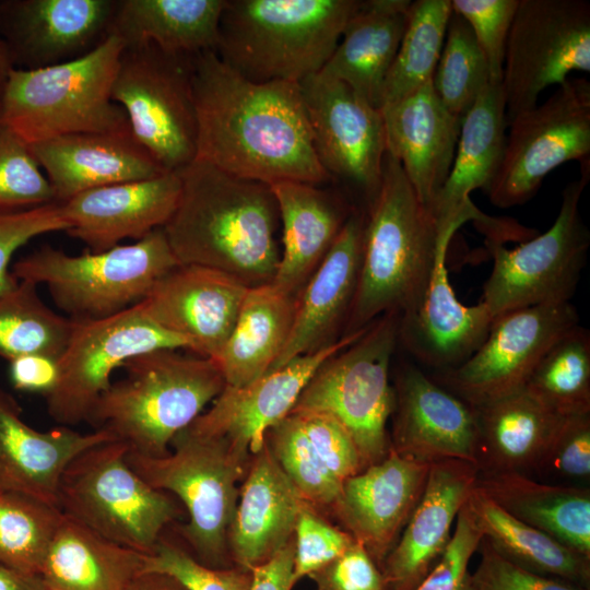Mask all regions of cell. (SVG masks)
<instances>
[{
    "label": "cell",
    "instance_id": "f35d334b",
    "mask_svg": "<svg viewBox=\"0 0 590 590\" xmlns=\"http://www.w3.org/2000/svg\"><path fill=\"white\" fill-rule=\"evenodd\" d=\"M468 508L485 539L512 563L589 590L590 558L514 518L475 486Z\"/></svg>",
    "mask_w": 590,
    "mask_h": 590
},
{
    "label": "cell",
    "instance_id": "30bf717a",
    "mask_svg": "<svg viewBox=\"0 0 590 590\" xmlns=\"http://www.w3.org/2000/svg\"><path fill=\"white\" fill-rule=\"evenodd\" d=\"M400 314L388 312L351 344L326 359L291 412L330 415L352 438L366 467L389 452L387 424L394 409L390 365L399 344Z\"/></svg>",
    "mask_w": 590,
    "mask_h": 590
},
{
    "label": "cell",
    "instance_id": "277c9868",
    "mask_svg": "<svg viewBox=\"0 0 590 590\" xmlns=\"http://www.w3.org/2000/svg\"><path fill=\"white\" fill-rule=\"evenodd\" d=\"M361 0H226L215 52L245 79L299 83L334 51Z\"/></svg>",
    "mask_w": 590,
    "mask_h": 590
},
{
    "label": "cell",
    "instance_id": "9f6ffc18",
    "mask_svg": "<svg viewBox=\"0 0 590 590\" xmlns=\"http://www.w3.org/2000/svg\"><path fill=\"white\" fill-rule=\"evenodd\" d=\"M539 470L554 471L568 477H589L590 413L563 420Z\"/></svg>",
    "mask_w": 590,
    "mask_h": 590
},
{
    "label": "cell",
    "instance_id": "94428289",
    "mask_svg": "<svg viewBox=\"0 0 590 590\" xmlns=\"http://www.w3.org/2000/svg\"><path fill=\"white\" fill-rule=\"evenodd\" d=\"M126 590H188L170 575L158 571H142Z\"/></svg>",
    "mask_w": 590,
    "mask_h": 590
},
{
    "label": "cell",
    "instance_id": "cb8c5ba5",
    "mask_svg": "<svg viewBox=\"0 0 590 590\" xmlns=\"http://www.w3.org/2000/svg\"><path fill=\"white\" fill-rule=\"evenodd\" d=\"M366 212L355 208L299 294L291 335L270 370L342 338L356 293Z\"/></svg>",
    "mask_w": 590,
    "mask_h": 590
},
{
    "label": "cell",
    "instance_id": "db71d44e",
    "mask_svg": "<svg viewBox=\"0 0 590 590\" xmlns=\"http://www.w3.org/2000/svg\"><path fill=\"white\" fill-rule=\"evenodd\" d=\"M290 413L298 416L316 452L342 483L365 469L352 438L333 417L311 411Z\"/></svg>",
    "mask_w": 590,
    "mask_h": 590
},
{
    "label": "cell",
    "instance_id": "816d5d0a",
    "mask_svg": "<svg viewBox=\"0 0 590 590\" xmlns=\"http://www.w3.org/2000/svg\"><path fill=\"white\" fill-rule=\"evenodd\" d=\"M482 540L483 534L465 502L446 548L414 590H467L469 563Z\"/></svg>",
    "mask_w": 590,
    "mask_h": 590
},
{
    "label": "cell",
    "instance_id": "f907efd6",
    "mask_svg": "<svg viewBox=\"0 0 590 590\" xmlns=\"http://www.w3.org/2000/svg\"><path fill=\"white\" fill-rule=\"evenodd\" d=\"M61 203L0 212V294L14 287L19 280L9 269L15 251L31 239L55 232H67Z\"/></svg>",
    "mask_w": 590,
    "mask_h": 590
},
{
    "label": "cell",
    "instance_id": "ac0fdd59",
    "mask_svg": "<svg viewBox=\"0 0 590 590\" xmlns=\"http://www.w3.org/2000/svg\"><path fill=\"white\" fill-rule=\"evenodd\" d=\"M507 126L502 83H491L462 118L452 167L429 209L439 237L452 239L468 221L486 229V240L522 236L523 227L484 215L470 199L472 191L491 186L503 158Z\"/></svg>",
    "mask_w": 590,
    "mask_h": 590
},
{
    "label": "cell",
    "instance_id": "ab89813d",
    "mask_svg": "<svg viewBox=\"0 0 590 590\" xmlns=\"http://www.w3.org/2000/svg\"><path fill=\"white\" fill-rule=\"evenodd\" d=\"M72 328L73 320L48 307L32 282L19 280L0 294V357L9 362L26 355L58 361Z\"/></svg>",
    "mask_w": 590,
    "mask_h": 590
},
{
    "label": "cell",
    "instance_id": "d4e9b609",
    "mask_svg": "<svg viewBox=\"0 0 590 590\" xmlns=\"http://www.w3.org/2000/svg\"><path fill=\"white\" fill-rule=\"evenodd\" d=\"M181 190L177 172L154 178L108 185L81 192L61 203L66 232L91 251L110 249L123 239L140 240L163 228Z\"/></svg>",
    "mask_w": 590,
    "mask_h": 590
},
{
    "label": "cell",
    "instance_id": "ba28073f",
    "mask_svg": "<svg viewBox=\"0 0 590 590\" xmlns=\"http://www.w3.org/2000/svg\"><path fill=\"white\" fill-rule=\"evenodd\" d=\"M169 452L148 457L127 452L130 467L151 486L172 493L185 506L188 522L180 535L192 556L205 566H233L228 531L239 487L250 460L235 456L227 442L186 427L170 442Z\"/></svg>",
    "mask_w": 590,
    "mask_h": 590
},
{
    "label": "cell",
    "instance_id": "60d3db41",
    "mask_svg": "<svg viewBox=\"0 0 590 590\" xmlns=\"http://www.w3.org/2000/svg\"><path fill=\"white\" fill-rule=\"evenodd\" d=\"M451 13V0L411 2L405 30L384 84L381 108L432 80Z\"/></svg>",
    "mask_w": 590,
    "mask_h": 590
},
{
    "label": "cell",
    "instance_id": "680465c9",
    "mask_svg": "<svg viewBox=\"0 0 590 590\" xmlns=\"http://www.w3.org/2000/svg\"><path fill=\"white\" fill-rule=\"evenodd\" d=\"M294 534L272 558L252 569L251 590H292Z\"/></svg>",
    "mask_w": 590,
    "mask_h": 590
},
{
    "label": "cell",
    "instance_id": "d590c367",
    "mask_svg": "<svg viewBox=\"0 0 590 590\" xmlns=\"http://www.w3.org/2000/svg\"><path fill=\"white\" fill-rule=\"evenodd\" d=\"M226 0H117L107 36L125 47L151 44L196 56L215 50Z\"/></svg>",
    "mask_w": 590,
    "mask_h": 590
},
{
    "label": "cell",
    "instance_id": "6da1fadb",
    "mask_svg": "<svg viewBox=\"0 0 590 590\" xmlns=\"http://www.w3.org/2000/svg\"><path fill=\"white\" fill-rule=\"evenodd\" d=\"M192 84L194 161L268 185L331 179L314 146L299 83L251 82L206 50L193 58Z\"/></svg>",
    "mask_w": 590,
    "mask_h": 590
},
{
    "label": "cell",
    "instance_id": "7bdbcfd3",
    "mask_svg": "<svg viewBox=\"0 0 590 590\" xmlns=\"http://www.w3.org/2000/svg\"><path fill=\"white\" fill-rule=\"evenodd\" d=\"M63 514L34 497L0 491V564L40 575Z\"/></svg>",
    "mask_w": 590,
    "mask_h": 590
},
{
    "label": "cell",
    "instance_id": "f546056e",
    "mask_svg": "<svg viewBox=\"0 0 590 590\" xmlns=\"http://www.w3.org/2000/svg\"><path fill=\"white\" fill-rule=\"evenodd\" d=\"M30 146L58 203L91 189L168 173L131 130L74 133Z\"/></svg>",
    "mask_w": 590,
    "mask_h": 590
},
{
    "label": "cell",
    "instance_id": "d6986e66",
    "mask_svg": "<svg viewBox=\"0 0 590 590\" xmlns=\"http://www.w3.org/2000/svg\"><path fill=\"white\" fill-rule=\"evenodd\" d=\"M366 329L317 352L298 356L246 386L225 385L210 409L188 427L198 434L224 439L235 456L250 460L263 446L268 429L292 411L319 366Z\"/></svg>",
    "mask_w": 590,
    "mask_h": 590
},
{
    "label": "cell",
    "instance_id": "836d02e7",
    "mask_svg": "<svg viewBox=\"0 0 590 590\" xmlns=\"http://www.w3.org/2000/svg\"><path fill=\"white\" fill-rule=\"evenodd\" d=\"M474 409L480 473L539 470L565 418L545 409L524 389Z\"/></svg>",
    "mask_w": 590,
    "mask_h": 590
},
{
    "label": "cell",
    "instance_id": "d6a6232c",
    "mask_svg": "<svg viewBox=\"0 0 590 590\" xmlns=\"http://www.w3.org/2000/svg\"><path fill=\"white\" fill-rule=\"evenodd\" d=\"M411 2L361 0L319 72L345 83L380 109L384 84L405 30Z\"/></svg>",
    "mask_w": 590,
    "mask_h": 590
},
{
    "label": "cell",
    "instance_id": "5b68a950",
    "mask_svg": "<svg viewBox=\"0 0 590 590\" xmlns=\"http://www.w3.org/2000/svg\"><path fill=\"white\" fill-rule=\"evenodd\" d=\"M126 376L98 398L87 423L125 442L130 452L162 457L224 389L212 358L157 350L132 357Z\"/></svg>",
    "mask_w": 590,
    "mask_h": 590
},
{
    "label": "cell",
    "instance_id": "bcb514c9",
    "mask_svg": "<svg viewBox=\"0 0 590 590\" xmlns=\"http://www.w3.org/2000/svg\"><path fill=\"white\" fill-rule=\"evenodd\" d=\"M42 170L30 144L0 119V212L56 202Z\"/></svg>",
    "mask_w": 590,
    "mask_h": 590
},
{
    "label": "cell",
    "instance_id": "44dd1931",
    "mask_svg": "<svg viewBox=\"0 0 590 590\" xmlns=\"http://www.w3.org/2000/svg\"><path fill=\"white\" fill-rule=\"evenodd\" d=\"M117 0H0V37L13 68L35 70L84 56L106 37Z\"/></svg>",
    "mask_w": 590,
    "mask_h": 590
},
{
    "label": "cell",
    "instance_id": "e575fe53",
    "mask_svg": "<svg viewBox=\"0 0 590 590\" xmlns=\"http://www.w3.org/2000/svg\"><path fill=\"white\" fill-rule=\"evenodd\" d=\"M514 518L590 558V491L521 472L479 473L475 485Z\"/></svg>",
    "mask_w": 590,
    "mask_h": 590
},
{
    "label": "cell",
    "instance_id": "4dcf8cb0",
    "mask_svg": "<svg viewBox=\"0 0 590 590\" xmlns=\"http://www.w3.org/2000/svg\"><path fill=\"white\" fill-rule=\"evenodd\" d=\"M243 480L228 531V550L234 565L252 570L293 538L298 515L307 502L266 441L251 456Z\"/></svg>",
    "mask_w": 590,
    "mask_h": 590
},
{
    "label": "cell",
    "instance_id": "83f0119b",
    "mask_svg": "<svg viewBox=\"0 0 590 590\" xmlns=\"http://www.w3.org/2000/svg\"><path fill=\"white\" fill-rule=\"evenodd\" d=\"M380 110L387 152L399 161L420 201L430 209L452 167L463 117L442 105L432 80Z\"/></svg>",
    "mask_w": 590,
    "mask_h": 590
},
{
    "label": "cell",
    "instance_id": "3957f363",
    "mask_svg": "<svg viewBox=\"0 0 590 590\" xmlns=\"http://www.w3.org/2000/svg\"><path fill=\"white\" fill-rule=\"evenodd\" d=\"M367 205L357 287L342 338L385 314L411 310L428 284L438 248L432 211L387 151L379 189Z\"/></svg>",
    "mask_w": 590,
    "mask_h": 590
},
{
    "label": "cell",
    "instance_id": "8992f818",
    "mask_svg": "<svg viewBox=\"0 0 590 590\" xmlns=\"http://www.w3.org/2000/svg\"><path fill=\"white\" fill-rule=\"evenodd\" d=\"M123 47L107 36L74 60L13 68L0 95V119L30 145L74 133L129 131L125 110L111 97Z\"/></svg>",
    "mask_w": 590,
    "mask_h": 590
},
{
    "label": "cell",
    "instance_id": "7dc6e473",
    "mask_svg": "<svg viewBox=\"0 0 590 590\" xmlns=\"http://www.w3.org/2000/svg\"><path fill=\"white\" fill-rule=\"evenodd\" d=\"M144 571L173 576L188 590H251L252 570L233 565L209 567L180 546L160 540L154 552L146 555Z\"/></svg>",
    "mask_w": 590,
    "mask_h": 590
},
{
    "label": "cell",
    "instance_id": "8d00e7d4",
    "mask_svg": "<svg viewBox=\"0 0 590 590\" xmlns=\"http://www.w3.org/2000/svg\"><path fill=\"white\" fill-rule=\"evenodd\" d=\"M297 295L272 283L249 287L215 359L225 385L243 387L270 370L291 335Z\"/></svg>",
    "mask_w": 590,
    "mask_h": 590
},
{
    "label": "cell",
    "instance_id": "91938a15",
    "mask_svg": "<svg viewBox=\"0 0 590 590\" xmlns=\"http://www.w3.org/2000/svg\"><path fill=\"white\" fill-rule=\"evenodd\" d=\"M47 588L40 575L25 574L0 564V590H42Z\"/></svg>",
    "mask_w": 590,
    "mask_h": 590
},
{
    "label": "cell",
    "instance_id": "2e32d148",
    "mask_svg": "<svg viewBox=\"0 0 590 590\" xmlns=\"http://www.w3.org/2000/svg\"><path fill=\"white\" fill-rule=\"evenodd\" d=\"M578 322L570 302L499 315L473 354L460 365L438 371L434 380L473 408L522 390L542 356Z\"/></svg>",
    "mask_w": 590,
    "mask_h": 590
},
{
    "label": "cell",
    "instance_id": "6f0895ef",
    "mask_svg": "<svg viewBox=\"0 0 590 590\" xmlns=\"http://www.w3.org/2000/svg\"><path fill=\"white\" fill-rule=\"evenodd\" d=\"M57 362L39 355H26L10 361L9 374L13 387L21 391L39 392L45 397L57 382Z\"/></svg>",
    "mask_w": 590,
    "mask_h": 590
},
{
    "label": "cell",
    "instance_id": "6125c7cd",
    "mask_svg": "<svg viewBox=\"0 0 590 590\" xmlns=\"http://www.w3.org/2000/svg\"><path fill=\"white\" fill-rule=\"evenodd\" d=\"M12 69L13 64L9 51L4 42L0 37V95Z\"/></svg>",
    "mask_w": 590,
    "mask_h": 590
},
{
    "label": "cell",
    "instance_id": "4316f807",
    "mask_svg": "<svg viewBox=\"0 0 590 590\" xmlns=\"http://www.w3.org/2000/svg\"><path fill=\"white\" fill-rule=\"evenodd\" d=\"M479 473L476 464L463 460L429 465L421 498L381 566L389 590H414L433 568Z\"/></svg>",
    "mask_w": 590,
    "mask_h": 590
},
{
    "label": "cell",
    "instance_id": "7a4b0ae2",
    "mask_svg": "<svg viewBox=\"0 0 590 590\" xmlns=\"http://www.w3.org/2000/svg\"><path fill=\"white\" fill-rule=\"evenodd\" d=\"M177 173L180 196L163 231L179 264L222 271L247 287L272 283L281 246L270 185L200 161Z\"/></svg>",
    "mask_w": 590,
    "mask_h": 590
},
{
    "label": "cell",
    "instance_id": "ee69618b",
    "mask_svg": "<svg viewBox=\"0 0 590 590\" xmlns=\"http://www.w3.org/2000/svg\"><path fill=\"white\" fill-rule=\"evenodd\" d=\"M491 83L486 58L470 25L452 11L432 76L436 96L450 113L463 117Z\"/></svg>",
    "mask_w": 590,
    "mask_h": 590
},
{
    "label": "cell",
    "instance_id": "f5cc1de1",
    "mask_svg": "<svg viewBox=\"0 0 590 590\" xmlns=\"http://www.w3.org/2000/svg\"><path fill=\"white\" fill-rule=\"evenodd\" d=\"M481 559L469 574L467 590H588L568 581L526 569L482 540Z\"/></svg>",
    "mask_w": 590,
    "mask_h": 590
},
{
    "label": "cell",
    "instance_id": "74e56055",
    "mask_svg": "<svg viewBox=\"0 0 590 590\" xmlns=\"http://www.w3.org/2000/svg\"><path fill=\"white\" fill-rule=\"evenodd\" d=\"M145 557L63 515L40 576L60 590H126L144 571Z\"/></svg>",
    "mask_w": 590,
    "mask_h": 590
},
{
    "label": "cell",
    "instance_id": "4fadbf2b",
    "mask_svg": "<svg viewBox=\"0 0 590 590\" xmlns=\"http://www.w3.org/2000/svg\"><path fill=\"white\" fill-rule=\"evenodd\" d=\"M503 158L486 190L497 208L523 204L545 176L569 161H590V83L566 80L541 105L508 123Z\"/></svg>",
    "mask_w": 590,
    "mask_h": 590
},
{
    "label": "cell",
    "instance_id": "7c38bea8",
    "mask_svg": "<svg viewBox=\"0 0 590 590\" xmlns=\"http://www.w3.org/2000/svg\"><path fill=\"white\" fill-rule=\"evenodd\" d=\"M580 167V178L563 190L558 214L546 232L514 249L486 240L493 268L481 303L493 319L510 310L573 297L590 246V233L579 212L590 179V161Z\"/></svg>",
    "mask_w": 590,
    "mask_h": 590
},
{
    "label": "cell",
    "instance_id": "603a6c76",
    "mask_svg": "<svg viewBox=\"0 0 590 590\" xmlns=\"http://www.w3.org/2000/svg\"><path fill=\"white\" fill-rule=\"evenodd\" d=\"M429 465L389 449L381 461L346 479L329 509L380 569L421 498Z\"/></svg>",
    "mask_w": 590,
    "mask_h": 590
},
{
    "label": "cell",
    "instance_id": "1f68e13d",
    "mask_svg": "<svg viewBox=\"0 0 590 590\" xmlns=\"http://www.w3.org/2000/svg\"><path fill=\"white\" fill-rule=\"evenodd\" d=\"M270 187L282 228L281 256L272 284L298 295L355 208L318 185L280 181Z\"/></svg>",
    "mask_w": 590,
    "mask_h": 590
},
{
    "label": "cell",
    "instance_id": "9c48e42d",
    "mask_svg": "<svg viewBox=\"0 0 590 590\" xmlns=\"http://www.w3.org/2000/svg\"><path fill=\"white\" fill-rule=\"evenodd\" d=\"M128 451L114 439L76 456L61 475L58 508L108 541L151 555L181 510L169 493L151 486L130 467Z\"/></svg>",
    "mask_w": 590,
    "mask_h": 590
},
{
    "label": "cell",
    "instance_id": "484cf974",
    "mask_svg": "<svg viewBox=\"0 0 590 590\" xmlns=\"http://www.w3.org/2000/svg\"><path fill=\"white\" fill-rule=\"evenodd\" d=\"M451 239L438 237L428 284L408 312L400 315L399 344L418 363L447 370L460 365L482 344L493 318L483 303L463 305L456 296L446 264Z\"/></svg>",
    "mask_w": 590,
    "mask_h": 590
},
{
    "label": "cell",
    "instance_id": "11a10c76",
    "mask_svg": "<svg viewBox=\"0 0 590 590\" xmlns=\"http://www.w3.org/2000/svg\"><path fill=\"white\" fill-rule=\"evenodd\" d=\"M308 577L317 590H389L381 569L356 541Z\"/></svg>",
    "mask_w": 590,
    "mask_h": 590
},
{
    "label": "cell",
    "instance_id": "52a82bcc",
    "mask_svg": "<svg viewBox=\"0 0 590 590\" xmlns=\"http://www.w3.org/2000/svg\"><path fill=\"white\" fill-rule=\"evenodd\" d=\"M177 261L163 228L128 245L69 255L44 245L13 263L17 280L45 285L72 320L102 319L141 303Z\"/></svg>",
    "mask_w": 590,
    "mask_h": 590
},
{
    "label": "cell",
    "instance_id": "5bb4252c",
    "mask_svg": "<svg viewBox=\"0 0 590 590\" xmlns=\"http://www.w3.org/2000/svg\"><path fill=\"white\" fill-rule=\"evenodd\" d=\"M575 71L590 72V2L519 0L503 64L507 123Z\"/></svg>",
    "mask_w": 590,
    "mask_h": 590
},
{
    "label": "cell",
    "instance_id": "f6af8a7d",
    "mask_svg": "<svg viewBox=\"0 0 590 590\" xmlns=\"http://www.w3.org/2000/svg\"><path fill=\"white\" fill-rule=\"evenodd\" d=\"M264 441L304 499L317 509H330L339 495L342 482L318 456L298 416L288 413L268 429Z\"/></svg>",
    "mask_w": 590,
    "mask_h": 590
},
{
    "label": "cell",
    "instance_id": "e0dca14e",
    "mask_svg": "<svg viewBox=\"0 0 590 590\" xmlns=\"http://www.w3.org/2000/svg\"><path fill=\"white\" fill-rule=\"evenodd\" d=\"M299 87L320 164L369 203L379 189L387 151L381 110L321 72L302 80Z\"/></svg>",
    "mask_w": 590,
    "mask_h": 590
},
{
    "label": "cell",
    "instance_id": "8fae6325",
    "mask_svg": "<svg viewBox=\"0 0 590 590\" xmlns=\"http://www.w3.org/2000/svg\"><path fill=\"white\" fill-rule=\"evenodd\" d=\"M193 58L151 44L123 47L113 82L111 97L133 137L165 172L196 158Z\"/></svg>",
    "mask_w": 590,
    "mask_h": 590
},
{
    "label": "cell",
    "instance_id": "be15d7a7",
    "mask_svg": "<svg viewBox=\"0 0 590 590\" xmlns=\"http://www.w3.org/2000/svg\"><path fill=\"white\" fill-rule=\"evenodd\" d=\"M42 590H60V589H55V588H45V589H42Z\"/></svg>",
    "mask_w": 590,
    "mask_h": 590
},
{
    "label": "cell",
    "instance_id": "f1b7e54d",
    "mask_svg": "<svg viewBox=\"0 0 590 590\" xmlns=\"http://www.w3.org/2000/svg\"><path fill=\"white\" fill-rule=\"evenodd\" d=\"M116 439L103 429L68 426L42 432L28 425L16 399L0 386V491L21 493L58 508L67 465L84 450Z\"/></svg>",
    "mask_w": 590,
    "mask_h": 590
},
{
    "label": "cell",
    "instance_id": "7402d4cb",
    "mask_svg": "<svg viewBox=\"0 0 590 590\" xmlns=\"http://www.w3.org/2000/svg\"><path fill=\"white\" fill-rule=\"evenodd\" d=\"M249 287L234 276L197 264H178L141 302L163 329L182 338L194 355L216 359Z\"/></svg>",
    "mask_w": 590,
    "mask_h": 590
},
{
    "label": "cell",
    "instance_id": "ffe728a7",
    "mask_svg": "<svg viewBox=\"0 0 590 590\" xmlns=\"http://www.w3.org/2000/svg\"><path fill=\"white\" fill-rule=\"evenodd\" d=\"M393 390L391 450L424 464L444 460L477 463L473 406L409 363L399 367Z\"/></svg>",
    "mask_w": 590,
    "mask_h": 590
},
{
    "label": "cell",
    "instance_id": "b9f144b4",
    "mask_svg": "<svg viewBox=\"0 0 590 590\" xmlns=\"http://www.w3.org/2000/svg\"><path fill=\"white\" fill-rule=\"evenodd\" d=\"M548 411L563 416L590 413V335L577 324L542 356L523 388Z\"/></svg>",
    "mask_w": 590,
    "mask_h": 590
},
{
    "label": "cell",
    "instance_id": "9a60e30c",
    "mask_svg": "<svg viewBox=\"0 0 590 590\" xmlns=\"http://www.w3.org/2000/svg\"><path fill=\"white\" fill-rule=\"evenodd\" d=\"M179 349L188 350L187 341L154 322L141 303L106 318L73 320L57 382L45 396L47 412L62 426L87 422L117 368L148 352Z\"/></svg>",
    "mask_w": 590,
    "mask_h": 590
},
{
    "label": "cell",
    "instance_id": "681fc988",
    "mask_svg": "<svg viewBox=\"0 0 590 590\" xmlns=\"http://www.w3.org/2000/svg\"><path fill=\"white\" fill-rule=\"evenodd\" d=\"M519 0H451L452 11L470 25L491 72L502 83L506 43Z\"/></svg>",
    "mask_w": 590,
    "mask_h": 590
},
{
    "label": "cell",
    "instance_id": "c3c4849f",
    "mask_svg": "<svg viewBox=\"0 0 590 590\" xmlns=\"http://www.w3.org/2000/svg\"><path fill=\"white\" fill-rule=\"evenodd\" d=\"M354 541L346 531L331 524L319 509L307 503L294 529L293 586L341 555Z\"/></svg>",
    "mask_w": 590,
    "mask_h": 590
}]
</instances>
